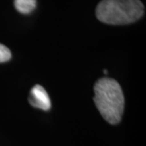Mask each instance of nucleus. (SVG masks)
Listing matches in <instances>:
<instances>
[{"mask_svg":"<svg viewBox=\"0 0 146 146\" xmlns=\"http://www.w3.org/2000/svg\"><path fill=\"white\" fill-rule=\"evenodd\" d=\"M94 100L96 107L106 122L119 123L123 114L124 96L120 84L107 77L99 79L94 85Z\"/></svg>","mask_w":146,"mask_h":146,"instance_id":"f257e3e1","label":"nucleus"},{"mask_svg":"<svg viewBox=\"0 0 146 146\" xmlns=\"http://www.w3.org/2000/svg\"><path fill=\"white\" fill-rule=\"evenodd\" d=\"M144 12L145 7L140 0H102L96 8L98 20L113 25L134 23Z\"/></svg>","mask_w":146,"mask_h":146,"instance_id":"f03ea898","label":"nucleus"},{"mask_svg":"<svg viewBox=\"0 0 146 146\" xmlns=\"http://www.w3.org/2000/svg\"><path fill=\"white\" fill-rule=\"evenodd\" d=\"M29 102L32 106L42 110H49L51 107V102L46 90L40 84H36L32 88Z\"/></svg>","mask_w":146,"mask_h":146,"instance_id":"7ed1b4c3","label":"nucleus"},{"mask_svg":"<svg viewBox=\"0 0 146 146\" xmlns=\"http://www.w3.org/2000/svg\"><path fill=\"white\" fill-rule=\"evenodd\" d=\"M14 6L21 14H29L36 8V0H14Z\"/></svg>","mask_w":146,"mask_h":146,"instance_id":"20e7f679","label":"nucleus"},{"mask_svg":"<svg viewBox=\"0 0 146 146\" xmlns=\"http://www.w3.org/2000/svg\"><path fill=\"white\" fill-rule=\"evenodd\" d=\"M11 58L10 50L3 44H0V63H4L10 60Z\"/></svg>","mask_w":146,"mask_h":146,"instance_id":"39448f33","label":"nucleus"},{"mask_svg":"<svg viewBox=\"0 0 146 146\" xmlns=\"http://www.w3.org/2000/svg\"><path fill=\"white\" fill-rule=\"evenodd\" d=\"M104 73H105V74H106H106H107V71H106V70H105Z\"/></svg>","mask_w":146,"mask_h":146,"instance_id":"423d86ee","label":"nucleus"}]
</instances>
